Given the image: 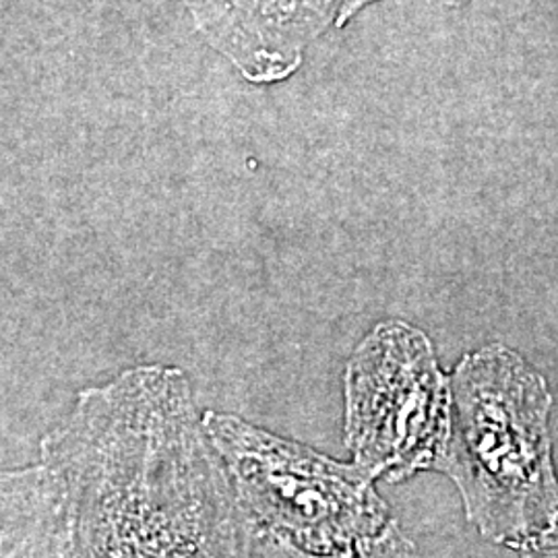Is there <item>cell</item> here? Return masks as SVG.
<instances>
[{"label": "cell", "mask_w": 558, "mask_h": 558, "mask_svg": "<svg viewBox=\"0 0 558 558\" xmlns=\"http://www.w3.org/2000/svg\"><path fill=\"white\" fill-rule=\"evenodd\" d=\"M201 38L242 80H290L308 48L338 27L345 0H180Z\"/></svg>", "instance_id": "5"}, {"label": "cell", "mask_w": 558, "mask_h": 558, "mask_svg": "<svg viewBox=\"0 0 558 558\" xmlns=\"http://www.w3.org/2000/svg\"><path fill=\"white\" fill-rule=\"evenodd\" d=\"M242 505L281 557H401L414 544L399 532L373 478L220 412L203 416Z\"/></svg>", "instance_id": "3"}, {"label": "cell", "mask_w": 558, "mask_h": 558, "mask_svg": "<svg viewBox=\"0 0 558 558\" xmlns=\"http://www.w3.org/2000/svg\"><path fill=\"white\" fill-rule=\"evenodd\" d=\"M449 383V437L435 472L456 482L465 518L484 538L527 555L558 518L553 393L502 343L465 354Z\"/></svg>", "instance_id": "2"}, {"label": "cell", "mask_w": 558, "mask_h": 558, "mask_svg": "<svg viewBox=\"0 0 558 558\" xmlns=\"http://www.w3.org/2000/svg\"><path fill=\"white\" fill-rule=\"evenodd\" d=\"M269 557L186 375L140 366L81 391L40 461L2 474V557Z\"/></svg>", "instance_id": "1"}, {"label": "cell", "mask_w": 558, "mask_h": 558, "mask_svg": "<svg viewBox=\"0 0 558 558\" xmlns=\"http://www.w3.org/2000/svg\"><path fill=\"white\" fill-rule=\"evenodd\" d=\"M527 555H542V557H558V518L555 525L527 550Z\"/></svg>", "instance_id": "7"}, {"label": "cell", "mask_w": 558, "mask_h": 558, "mask_svg": "<svg viewBox=\"0 0 558 558\" xmlns=\"http://www.w3.org/2000/svg\"><path fill=\"white\" fill-rule=\"evenodd\" d=\"M343 439L373 478L393 484L435 470L449 437L451 383L430 339L383 320L360 341L343 375Z\"/></svg>", "instance_id": "4"}, {"label": "cell", "mask_w": 558, "mask_h": 558, "mask_svg": "<svg viewBox=\"0 0 558 558\" xmlns=\"http://www.w3.org/2000/svg\"><path fill=\"white\" fill-rule=\"evenodd\" d=\"M380 0H345L343 4V11H341V17H339L338 27H345L350 21L354 20L356 15H360L364 9H368L371 4H377ZM442 4H449V7H459V4H465V2H472V0H437Z\"/></svg>", "instance_id": "6"}]
</instances>
